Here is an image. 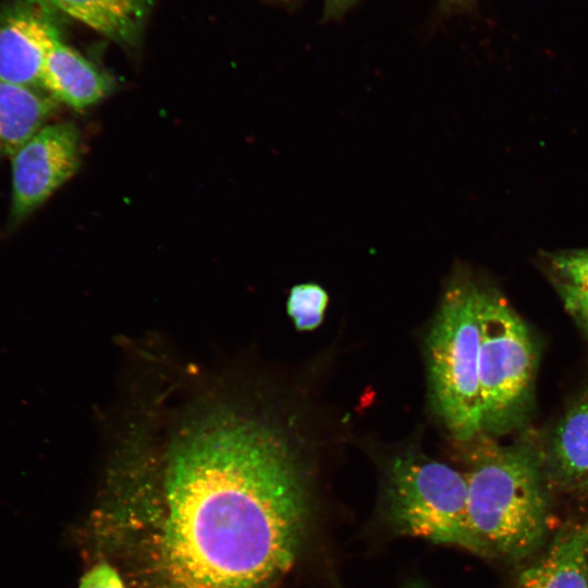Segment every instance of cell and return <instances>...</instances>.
<instances>
[{"instance_id": "6da1fadb", "label": "cell", "mask_w": 588, "mask_h": 588, "mask_svg": "<svg viewBox=\"0 0 588 588\" xmlns=\"http://www.w3.org/2000/svg\"><path fill=\"white\" fill-rule=\"evenodd\" d=\"M310 516L304 473L281 434L218 409L183 427L161 463L125 464L94 526L133 588H273Z\"/></svg>"}, {"instance_id": "7a4b0ae2", "label": "cell", "mask_w": 588, "mask_h": 588, "mask_svg": "<svg viewBox=\"0 0 588 588\" xmlns=\"http://www.w3.org/2000/svg\"><path fill=\"white\" fill-rule=\"evenodd\" d=\"M465 475L469 527L482 556L515 562L541 547L549 529V502L531 451L493 449Z\"/></svg>"}, {"instance_id": "3957f363", "label": "cell", "mask_w": 588, "mask_h": 588, "mask_svg": "<svg viewBox=\"0 0 588 588\" xmlns=\"http://www.w3.org/2000/svg\"><path fill=\"white\" fill-rule=\"evenodd\" d=\"M480 294L466 273L450 282L428 336L433 404L451 434L471 440L482 431L479 394Z\"/></svg>"}, {"instance_id": "277c9868", "label": "cell", "mask_w": 588, "mask_h": 588, "mask_svg": "<svg viewBox=\"0 0 588 588\" xmlns=\"http://www.w3.org/2000/svg\"><path fill=\"white\" fill-rule=\"evenodd\" d=\"M382 519L396 535L482 556L469 527L466 475L443 463L416 454L397 457L387 476Z\"/></svg>"}, {"instance_id": "5b68a950", "label": "cell", "mask_w": 588, "mask_h": 588, "mask_svg": "<svg viewBox=\"0 0 588 588\" xmlns=\"http://www.w3.org/2000/svg\"><path fill=\"white\" fill-rule=\"evenodd\" d=\"M479 394L482 430H501L524 412L534 380L536 353L516 311L491 289L480 294Z\"/></svg>"}, {"instance_id": "8992f818", "label": "cell", "mask_w": 588, "mask_h": 588, "mask_svg": "<svg viewBox=\"0 0 588 588\" xmlns=\"http://www.w3.org/2000/svg\"><path fill=\"white\" fill-rule=\"evenodd\" d=\"M12 158L10 223L15 225L75 173L79 134L72 123L44 126Z\"/></svg>"}, {"instance_id": "52a82bcc", "label": "cell", "mask_w": 588, "mask_h": 588, "mask_svg": "<svg viewBox=\"0 0 588 588\" xmlns=\"http://www.w3.org/2000/svg\"><path fill=\"white\" fill-rule=\"evenodd\" d=\"M47 0H13L0 9V81L40 86L46 58L61 39Z\"/></svg>"}, {"instance_id": "ba28073f", "label": "cell", "mask_w": 588, "mask_h": 588, "mask_svg": "<svg viewBox=\"0 0 588 588\" xmlns=\"http://www.w3.org/2000/svg\"><path fill=\"white\" fill-rule=\"evenodd\" d=\"M40 86L57 101L82 110L105 98L113 81L59 39L46 58Z\"/></svg>"}, {"instance_id": "9c48e42d", "label": "cell", "mask_w": 588, "mask_h": 588, "mask_svg": "<svg viewBox=\"0 0 588 588\" xmlns=\"http://www.w3.org/2000/svg\"><path fill=\"white\" fill-rule=\"evenodd\" d=\"M512 588H588V517L561 530Z\"/></svg>"}, {"instance_id": "30bf717a", "label": "cell", "mask_w": 588, "mask_h": 588, "mask_svg": "<svg viewBox=\"0 0 588 588\" xmlns=\"http://www.w3.org/2000/svg\"><path fill=\"white\" fill-rule=\"evenodd\" d=\"M63 13L124 47H135L154 0H47Z\"/></svg>"}, {"instance_id": "8fae6325", "label": "cell", "mask_w": 588, "mask_h": 588, "mask_svg": "<svg viewBox=\"0 0 588 588\" xmlns=\"http://www.w3.org/2000/svg\"><path fill=\"white\" fill-rule=\"evenodd\" d=\"M57 106L37 87L0 81V155L13 157L44 127Z\"/></svg>"}, {"instance_id": "7c38bea8", "label": "cell", "mask_w": 588, "mask_h": 588, "mask_svg": "<svg viewBox=\"0 0 588 588\" xmlns=\"http://www.w3.org/2000/svg\"><path fill=\"white\" fill-rule=\"evenodd\" d=\"M550 461L564 483H580L588 476V401L572 408L558 425Z\"/></svg>"}, {"instance_id": "4fadbf2b", "label": "cell", "mask_w": 588, "mask_h": 588, "mask_svg": "<svg viewBox=\"0 0 588 588\" xmlns=\"http://www.w3.org/2000/svg\"><path fill=\"white\" fill-rule=\"evenodd\" d=\"M548 272L565 307L575 316L588 311V248L543 254Z\"/></svg>"}, {"instance_id": "5bb4252c", "label": "cell", "mask_w": 588, "mask_h": 588, "mask_svg": "<svg viewBox=\"0 0 588 588\" xmlns=\"http://www.w3.org/2000/svg\"><path fill=\"white\" fill-rule=\"evenodd\" d=\"M328 305V294L317 283H302L292 287L287 298V313L302 331L317 328Z\"/></svg>"}, {"instance_id": "9a60e30c", "label": "cell", "mask_w": 588, "mask_h": 588, "mask_svg": "<svg viewBox=\"0 0 588 588\" xmlns=\"http://www.w3.org/2000/svg\"><path fill=\"white\" fill-rule=\"evenodd\" d=\"M78 588H127L121 572L113 564L101 561L82 576Z\"/></svg>"}, {"instance_id": "2e32d148", "label": "cell", "mask_w": 588, "mask_h": 588, "mask_svg": "<svg viewBox=\"0 0 588 588\" xmlns=\"http://www.w3.org/2000/svg\"><path fill=\"white\" fill-rule=\"evenodd\" d=\"M356 0H324V16L338 17L344 13Z\"/></svg>"}, {"instance_id": "e0dca14e", "label": "cell", "mask_w": 588, "mask_h": 588, "mask_svg": "<svg viewBox=\"0 0 588 588\" xmlns=\"http://www.w3.org/2000/svg\"><path fill=\"white\" fill-rule=\"evenodd\" d=\"M576 318L579 319L580 323L583 324V327H585V329L588 332V311L577 316Z\"/></svg>"}, {"instance_id": "ac0fdd59", "label": "cell", "mask_w": 588, "mask_h": 588, "mask_svg": "<svg viewBox=\"0 0 588 588\" xmlns=\"http://www.w3.org/2000/svg\"><path fill=\"white\" fill-rule=\"evenodd\" d=\"M404 588H427V587L421 583L413 581L406 585Z\"/></svg>"}, {"instance_id": "d6986e66", "label": "cell", "mask_w": 588, "mask_h": 588, "mask_svg": "<svg viewBox=\"0 0 588 588\" xmlns=\"http://www.w3.org/2000/svg\"><path fill=\"white\" fill-rule=\"evenodd\" d=\"M580 485H581L584 488L588 489V476L580 482Z\"/></svg>"}]
</instances>
